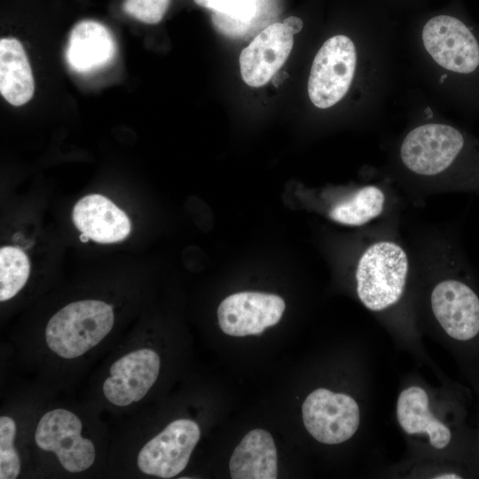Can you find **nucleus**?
<instances>
[{
  "label": "nucleus",
  "instance_id": "16",
  "mask_svg": "<svg viewBox=\"0 0 479 479\" xmlns=\"http://www.w3.org/2000/svg\"><path fill=\"white\" fill-rule=\"evenodd\" d=\"M397 418L404 432L426 434L436 449L447 447L452 440L451 429L434 417L428 394L419 386H410L401 391L397 402Z\"/></svg>",
  "mask_w": 479,
  "mask_h": 479
},
{
  "label": "nucleus",
  "instance_id": "7",
  "mask_svg": "<svg viewBox=\"0 0 479 479\" xmlns=\"http://www.w3.org/2000/svg\"><path fill=\"white\" fill-rule=\"evenodd\" d=\"M200 437L196 422L187 419L174 420L143 446L137 455V467L144 474L172 478L185 468Z\"/></svg>",
  "mask_w": 479,
  "mask_h": 479
},
{
  "label": "nucleus",
  "instance_id": "17",
  "mask_svg": "<svg viewBox=\"0 0 479 479\" xmlns=\"http://www.w3.org/2000/svg\"><path fill=\"white\" fill-rule=\"evenodd\" d=\"M35 82L21 43L13 37L0 40V92L11 105L20 106L33 97Z\"/></svg>",
  "mask_w": 479,
  "mask_h": 479
},
{
  "label": "nucleus",
  "instance_id": "6",
  "mask_svg": "<svg viewBox=\"0 0 479 479\" xmlns=\"http://www.w3.org/2000/svg\"><path fill=\"white\" fill-rule=\"evenodd\" d=\"M432 312L441 327L456 341H470L479 334V295L458 275L436 284L430 294Z\"/></svg>",
  "mask_w": 479,
  "mask_h": 479
},
{
  "label": "nucleus",
  "instance_id": "20",
  "mask_svg": "<svg viewBox=\"0 0 479 479\" xmlns=\"http://www.w3.org/2000/svg\"><path fill=\"white\" fill-rule=\"evenodd\" d=\"M30 271L27 255L19 247L0 249V300L15 296L25 286Z\"/></svg>",
  "mask_w": 479,
  "mask_h": 479
},
{
  "label": "nucleus",
  "instance_id": "25",
  "mask_svg": "<svg viewBox=\"0 0 479 479\" xmlns=\"http://www.w3.org/2000/svg\"><path fill=\"white\" fill-rule=\"evenodd\" d=\"M89 236L86 235L85 233H82L80 235V240L82 242H87L89 240Z\"/></svg>",
  "mask_w": 479,
  "mask_h": 479
},
{
  "label": "nucleus",
  "instance_id": "22",
  "mask_svg": "<svg viewBox=\"0 0 479 479\" xmlns=\"http://www.w3.org/2000/svg\"><path fill=\"white\" fill-rule=\"evenodd\" d=\"M170 0H123L122 10L132 19L145 24H157L166 14Z\"/></svg>",
  "mask_w": 479,
  "mask_h": 479
},
{
  "label": "nucleus",
  "instance_id": "11",
  "mask_svg": "<svg viewBox=\"0 0 479 479\" xmlns=\"http://www.w3.org/2000/svg\"><path fill=\"white\" fill-rule=\"evenodd\" d=\"M160 357L150 349H140L120 357L110 367V376L103 383L106 399L118 406L141 400L156 381Z\"/></svg>",
  "mask_w": 479,
  "mask_h": 479
},
{
  "label": "nucleus",
  "instance_id": "23",
  "mask_svg": "<svg viewBox=\"0 0 479 479\" xmlns=\"http://www.w3.org/2000/svg\"><path fill=\"white\" fill-rule=\"evenodd\" d=\"M282 23L289 28L294 35L300 32L303 26L302 20L295 16H290L285 19Z\"/></svg>",
  "mask_w": 479,
  "mask_h": 479
},
{
  "label": "nucleus",
  "instance_id": "12",
  "mask_svg": "<svg viewBox=\"0 0 479 479\" xmlns=\"http://www.w3.org/2000/svg\"><path fill=\"white\" fill-rule=\"evenodd\" d=\"M293 44L294 34L283 23L265 27L240 55L243 81L255 88L266 84L286 62Z\"/></svg>",
  "mask_w": 479,
  "mask_h": 479
},
{
  "label": "nucleus",
  "instance_id": "9",
  "mask_svg": "<svg viewBox=\"0 0 479 479\" xmlns=\"http://www.w3.org/2000/svg\"><path fill=\"white\" fill-rule=\"evenodd\" d=\"M424 46L441 67L468 74L479 65V45L459 20L440 15L430 19L422 32Z\"/></svg>",
  "mask_w": 479,
  "mask_h": 479
},
{
  "label": "nucleus",
  "instance_id": "4",
  "mask_svg": "<svg viewBox=\"0 0 479 479\" xmlns=\"http://www.w3.org/2000/svg\"><path fill=\"white\" fill-rule=\"evenodd\" d=\"M302 414L310 435L325 444L349 440L360 423L359 407L354 398L324 388L313 390L305 398Z\"/></svg>",
  "mask_w": 479,
  "mask_h": 479
},
{
  "label": "nucleus",
  "instance_id": "21",
  "mask_svg": "<svg viewBox=\"0 0 479 479\" xmlns=\"http://www.w3.org/2000/svg\"><path fill=\"white\" fill-rule=\"evenodd\" d=\"M16 424L7 416L0 418V478L15 479L20 475V460L13 443Z\"/></svg>",
  "mask_w": 479,
  "mask_h": 479
},
{
  "label": "nucleus",
  "instance_id": "1",
  "mask_svg": "<svg viewBox=\"0 0 479 479\" xmlns=\"http://www.w3.org/2000/svg\"><path fill=\"white\" fill-rule=\"evenodd\" d=\"M410 270L405 249L397 241L380 240L369 244L358 258L355 279L357 294L372 311H381L401 299Z\"/></svg>",
  "mask_w": 479,
  "mask_h": 479
},
{
  "label": "nucleus",
  "instance_id": "19",
  "mask_svg": "<svg viewBox=\"0 0 479 479\" xmlns=\"http://www.w3.org/2000/svg\"><path fill=\"white\" fill-rule=\"evenodd\" d=\"M213 12L212 21L223 34L239 35L247 31L256 17L261 0H193Z\"/></svg>",
  "mask_w": 479,
  "mask_h": 479
},
{
  "label": "nucleus",
  "instance_id": "18",
  "mask_svg": "<svg viewBox=\"0 0 479 479\" xmlns=\"http://www.w3.org/2000/svg\"><path fill=\"white\" fill-rule=\"evenodd\" d=\"M386 195L376 185L354 190L332 206L328 216L333 221L349 226L364 225L384 211Z\"/></svg>",
  "mask_w": 479,
  "mask_h": 479
},
{
  "label": "nucleus",
  "instance_id": "3",
  "mask_svg": "<svg viewBox=\"0 0 479 479\" xmlns=\"http://www.w3.org/2000/svg\"><path fill=\"white\" fill-rule=\"evenodd\" d=\"M356 61V48L348 36L338 35L324 43L314 58L308 82L309 97L317 107L328 108L343 98Z\"/></svg>",
  "mask_w": 479,
  "mask_h": 479
},
{
  "label": "nucleus",
  "instance_id": "2",
  "mask_svg": "<svg viewBox=\"0 0 479 479\" xmlns=\"http://www.w3.org/2000/svg\"><path fill=\"white\" fill-rule=\"evenodd\" d=\"M112 307L98 300L71 302L49 320L45 329L48 347L63 358H75L98 345L112 330Z\"/></svg>",
  "mask_w": 479,
  "mask_h": 479
},
{
  "label": "nucleus",
  "instance_id": "14",
  "mask_svg": "<svg viewBox=\"0 0 479 479\" xmlns=\"http://www.w3.org/2000/svg\"><path fill=\"white\" fill-rule=\"evenodd\" d=\"M73 221L81 232L98 243L121 241L131 229L127 215L100 194L82 198L74 207Z\"/></svg>",
  "mask_w": 479,
  "mask_h": 479
},
{
  "label": "nucleus",
  "instance_id": "15",
  "mask_svg": "<svg viewBox=\"0 0 479 479\" xmlns=\"http://www.w3.org/2000/svg\"><path fill=\"white\" fill-rule=\"evenodd\" d=\"M277 450L271 435L261 428L248 432L234 449L229 468L232 479H276Z\"/></svg>",
  "mask_w": 479,
  "mask_h": 479
},
{
  "label": "nucleus",
  "instance_id": "10",
  "mask_svg": "<svg viewBox=\"0 0 479 479\" xmlns=\"http://www.w3.org/2000/svg\"><path fill=\"white\" fill-rule=\"evenodd\" d=\"M285 307L284 300L276 294L236 293L220 303L217 310L219 326L231 336L260 334L280 320Z\"/></svg>",
  "mask_w": 479,
  "mask_h": 479
},
{
  "label": "nucleus",
  "instance_id": "24",
  "mask_svg": "<svg viewBox=\"0 0 479 479\" xmlns=\"http://www.w3.org/2000/svg\"><path fill=\"white\" fill-rule=\"evenodd\" d=\"M434 478H440V479H449V478H452V479H459V478H462V476L459 475V474H456V473H444V474L437 475V476H435Z\"/></svg>",
  "mask_w": 479,
  "mask_h": 479
},
{
  "label": "nucleus",
  "instance_id": "8",
  "mask_svg": "<svg viewBox=\"0 0 479 479\" xmlns=\"http://www.w3.org/2000/svg\"><path fill=\"white\" fill-rule=\"evenodd\" d=\"M465 145L458 130L445 124H426L410 131L400 155L404 166L422 177H436Z\"/></svg>",
  "mask_w": 479,
  "mask_h": 479
},
{
  "label": "nucleus",
  "instance_id": "5",
  "mask_svg": "<svg viewBox=\"0 0 479 479\" xmlns=\"http://www.w3.org/2000/svg\"><path fill=\"white\" fill-rule=\"evenodd\" d=\"M82 429L75 413L54 409L40 419L35 440L40 449L54 452L66 470L78 473L90 467L96 457L93 443L82 436Z\"/></svg>",
  "mask_w": 479,
  "mask_h": 479
},
{
  "label": "nucleus",
  "instance_id": "13",
  "mask_svg": "<svg viewBox=\"0 0 479 479\" xmlns=\"http://www.w3.org/2000/svg\"><path fill=\"white\" fill-rule=\"evenodd\" d=\"M115 55L114 36L101 22L82 20L71 29L66 59L75 72L88 74L101 69L110 64Z\"/></svg>",
  "mask_w": 479,
  "mask_h": 479
}]
</instances>
